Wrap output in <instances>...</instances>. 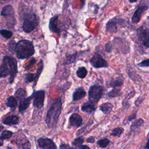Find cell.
Listing matches in <instances>:
<instances>
[{"label":"cell","mask_w":149,"mask_h":149,"mask_svg":"<svg viewBox=\"0 0 149 149\" xmlns=\"http://www.w3.org/2000/svg\"><path fill=\"white\" fill-rule=\"evenodd\" d=\"M17 149H30L31 144L29 139L23 134L19 136L15 140Z\"/></svg>","instance_id":"9"},{"label":"cell","mask_w":149,"mask_h":149,"mask_svg":"<svg viewBox=\"0 0 149 149\" xmlns=\"http://www.w3.org/2000/svg\"><path fill=\"white\" fill-rule=\"evenodd\" d=\"M16 42H15V41H11L9 43V49L13 52V51H15V48H16Z\"/></svg>","instance_id":"36"},{"label":"cell","mask_w":149,"mask_h":149,"mask_svg":"<svg viewBox=\"0 0 149 149\" xmlns=\"http://www.w3.org/2000/svg\"><path fill=\"white\" fill-rule=\"evenodd\" d=\"M143 123H144V120L141 119H139L136 120L135 122H134L132 123V125L131 126V129L135 130L139 129L143 125Z\"/></svg>","instance_id":"27"},{"label":"cell","mask_w":149,"mask_h":149,"mask_svg":"<svg viewBox=\"0 0 149 149\" xmlns=\"http://www.w3.org/2000/svg\"><path fill=\"white\" fill-rule=\"evenodd\" d=\"M91 65L95 68H106L108 66L107 62L98 53H95L90 60Z\"/></svg>","instance_id":"7"},{"label":"cell","mask_w":149,"mask_h":149,"mask_svg":"<svg viewBox=\"0 0 149 149\" xmlns=\"http://www.w3.org/2000/svg\"><path fill=\"white\" fill-rule=\"evenodd\" d=\"M106 30L109 33H115L117 31V26L116 23L113 20H110L106 24Z\"/></svg>","instance_id":"19"},{"label":"cell","mask_w":149,"mask_h":149,"mask_svg":"<svg viewBox=\"0 0 149 149\" xmlns=\"http://www.w3.org/2000/svg\"><path fill=\"white\" fill-rule=\"evenodd\" d=\"M37 24L36 15L34 13H29L24 18L22 28L24 32L30 33L36 29Z\"/></svg>","instance_id":"4"},{"label":"cell","mask_w":149,"mask_h":149,"mask_svg":"<svg viewBox=\"0 0 149 149\" xmlns=\"http://www.w3.org/2000/svg\"><path fill=\"white\" fill-rule=\"evenodd\" d=\"M112 108L113 105L110 102L104 103L100 106V109L104 114L109 113L112 111Z\"/></svg>","instance_id":"21"},{"label":"cell","mask_w":149,"mask_h":149,"mask_svg":"<svg viewBox=\"0 0 149 149\" xmlns=\"http://www.w3.org/2000/svg\"><path fill=\"white\" fill-rule=\"evenodd\" d=\"M15 52L19 59L28 58L34 54V45L30 41L22 40L16 44Z\"/></svg>","instance_id":"3"},{"label":"cell","mask_w":149,"mask_h":149,"mask_svg":"<svg viewBox=\"0 0 149 149\" xmlns=\"http://www.w3.org/2000/svg\"><path fill=\"white\" fill-rule=\"evenodd\" d=\"M69 123L72 126L79 127L82 123V118L79 114L73 113L70 116Z\"/></svg>","instance_id":"15"},{"label":"cell","mask_w":149,"mask_h":149,"mask_svg":"<svg viewBox=\"0 0 149 149\" xmlns=\"http://www.w3.org/2000/svg\"><path fill=\"white\" fill-rule=\"evenodd\" d=\"M38 145L41 149H56V146L54 141L47 137H40L37 140Z\"/></svg>","instance_id":"8"},{"label":"cell","mask_w":149,"mask_h":149,"mask_svg":"<svg viewBox=\"0 0 149 149\" xmlns=\"http://www.w3.org/2000/svg\"><path fill=\"white\" fill-rule=\"evenodd\" d=\"M32 98H33V95H30L29 97L24 98L20 100L18 108H19V112L20 113H23L25 112V111L28 108Z\"/></svg>","instance_id":"12"},{"label":"cell","mask_w":149,"mask_h":149,"mask_svg":"<svg viewBox=\"0 0 149 149\" xmlns=\"http://www.w3.org/2000/svg\"><path fill=\"white\" fill-rule=\"evenodd\" d=\"M59 149H72L68 144L61 143L59 146Z\"/></svg>","instance_id":"38"},{"label":"cell","mask_w":149,"mask_h":149,"mask_svg":"<svg viewBox=\"0 0 149 149\" xmlns=\"http://www.w3.org/2000/svg\"><path fill=\"white\" fill-rule=\"evenodd\" d=\"M102 93V87L98 85H93L91 86L88 91L89 102L94 104H97L101 98Z\"/></svg>","instance_id":"5"},{"label":"cell","mask_w":149,"mask_h":149,"mask_svg":"<svg viewBox=\"0 0 149 149\" xmlns=\"http://www.w3.org/2000/svg\"><path fill=\"white\" fill-rule=\"evenodd\" d=\"M84 142V138L83 136H80L76 139H75L72 142V144L74 146H79L82 144Z\"/></svg>","instance_id":"32"},{"label":"cell","mask_w":149,"mask_h":149,"mask_svg":"<svg viewBox=\"0 0 149 149\" xmlns=\"http://www.w3.org/2000/svg\"><path fill=\"white\" fill-rule=\"evenodd\" d=\"M129 2H131V3H133V2H136L137 0H129Z\"/></svg>","instance_id":"46"},{"label":"cell","mask_w":149,"mask_h":149,"mask_svg":"<svg viewBox=\"0 0 149 149\" xmlns=\"http://www.w3.org/2000/svg\"><path fill=\"white\" fill-rule=\"evenodd\" d=\"M87 74V71L86 69L84 67H80L77 69L76 72V74L77 76L80 78V79H83L84 78Z\"/></svg>","instance_id":"23"},{"label":"cell","mask_w":149,"mask_h":149,"mask_svg":"<svg viewBox=\"0 0 149 149\" xmlns=\"http://www.w3.org/2000/svg\"><path fill=\"white\" fill-rule=\"evenodd\" d=\"M138 66H141V67H148V66H149V59H146V60L141 62L140 63L138 64Z\"/></svg>","instance_id":"37"},{"label":"cell","mask_w":149,"mask_h":149,"mask_svg":"<svg viewBox=\"0 0 149 149\" xmlns=\"http://www.w3.org/2000/svg\"><path fill=\"white\" fill-rule=\"evenodd\" d=\"M146 148H147L148 149H149V139L147 142V144H146Z\"/></svg>","instance_id":"44"},{"label":"cell","mask_w":149,"mask_h":149,"mask_svg":"<svg viewBox=\"0 0 149 149\" xmlns=\"http://www.w3.org/2000/svg\"><path fill=\"white\" fill-rule=\"evenodd\" d=\"M61 111L62 101L60 98H58L52 104L47 113L45 123L49 127H54L56 126Z\"/></svg>","instance_id":"2"},{"label":"cell","mask_w":149,"mask_h":149,"mask_svg":"<svg viewBox=\"0 0 149 149\" xmlns=\"http://www.w3.org/2000/svg\"><path fill=\"white\" fill-rule=\"evenodd\" d=\"M33 95V105L38 108L40 109L44 106V98H45V91L44 90H39L34 92Z\"/></svg>","instance_id":"6"},{"label":"cell","mask_w":149,"mask_h":149,"mask_svg":"<svg viewBox=\"0 0 149 149\" xmlns=\"http://www.w3.org/2000/svg\"><path fill=\"white\" fill-rule=\"evenodd\" d=\"M122 84H123V80L122 79H114L111 81L109 85L111 87L116 88L121 86Z\"/></svg>","instance_id":"25"},{"label":"cell","mask_w":149,"mask_h":149,"mask_svg":"<svg viewBox=\"0 0 149 149\" xmlns=\"http://www.w3.org/2000/svg\"><path fill=\"white\" fill-rule=\"evenodd\" d=\"M3 144V139L2 138L1 136H0V147L2 146Z\"/></svg>","instance_id":"43"},{"label":"cell","mask_w":149,"mask_h":149,"mask_svg":"<svg viewBox=\"0 0 149 149\" xmlns=\"http://www.w3.org/2000/svg\"><path fill=\"white\" fill-rule=\"evenodd\" d=\"M17 73V65L16 60L11 56H5L0 66V78L6 77L9 74V83H12Z\"/></svg>","instance_id":"1"},{"label":"cell","mask_w":149,"mask_h":149,"mask_svg":"<svg viewBox=\"0 0 149 149\" xmlns=\"http://www.w3.org/2000/svg\"><path fill=\"white\" fill-rule=\"evenodd\" d=\"M74 149H90V148L86 145H80V146H77Z\"/></svg>","instance_id":"40"},{"label":"cell","mask_w":149,"mask_h":149,"mask_svg":"<svg viewBox=\"0 0 149 149\" xmlns=\"http://www.w3.org/2000/svg\"><path fill=\"white\" fill-rule=\"evenodd\" d=\"M37 81V79L36 78V74L33 73H27L24 78V81L25 83H29L31 81H34L35 84Z\"/></svg>","instance_id":"24"},{"label":"cell","mask_w":149,"mask_h":149,"mask_svg":"<svg viewBox=\"0 0 149 149\" xmlns=\"http://www.w3.org/2000/svg\"><path fill=\"white\" fill-rule=\"evenodd\" d=\"M109 140L107 139H102L101 140H100L97 141V144L98 145L102 147V148H105L107 146V145L109 144Z\"/></svg>","instance_id":"30"},{"label":"cell","mask_w":149,"mask_h":149,"mask_svg":"<svg viewBox=\"0 0 149 149\" xmlns=\"http://www.w3.org/2000/svg\"><path fill=\"white\" fill-rule=\"evenodd\" d=\"M1 15L5 17H14V10L11 5H6L4 6L1 11Z\"/></svg>","instance_id":"17"},{"label":"cell","mask_w":149,"mask_h":149,"mask_svg":"<svg viewBox=\"0 0 149 149\" xmlns=\"http://www.w3.org/2000/svg\"><path fill=\"white\" fill-rule=\"evenodd\" d=\"M123 130H124L122 127L115 128L113 129L111 135L114 136H119L123 132Z\"/></svg>","instance_id":"31"},{"label":"cell","mask_w":149,"mask_h":149,"mask_svg":"<svg viewBox=\"0 0 149 149\" xmlns=\"http://www.w3.org/2000/svg\"><path fill=\"white\" fill-rule=\"evenodd\" d=\"M3 1H6V0H3Z\"/></svg>","instance_id":"48"},{"label":"cell","mask_w":149,"mask_h":149,"mask_svg":"<svg viewBox=\"0 0 149 149\" xmlns=\"http://www.w3.org/2000/svg\"><path fill=\"white\" fill-rule=\"evenodd\" d=\"M136 114L134 113V114H132V115H130V116H129V118L127 119V122H129V121H131L132 119H134L135 117H136Z\"/></svg>","instance_id":"42"},{"label":"cell","mask_w":149,"mask_h":149,"mask_svg":"<svg viewBox=\"0 0 149 149\" xmlns=\"http://www.w3.org/2000/svg\"><path fill=\"white\" fill-rule=\"evenodd\" d=\"M95 105L94 104H92L90 102L84 103L81 107V110L85 112L91 113L95 109Z\"/></svg>","instance_id":"20"},{"label":"cell","mask_w":149,"mask_h":149,"mask_svg":"<svg viewBox=\"0 0 149 149\" xmlns=\"http://www.w3.org/2000/svg\"><path fill=\"white\" fill-rule=\"evenodd\" d=\"M148 7L146 6H139L135 10L132 17V22L133 23H138L141 17L142 14L144 13L145 10L147 9Z\"/></svg>","instance_id":"11"},{"label":"cell","mask_w":149,"mask_h":149,"mask_svg":"<svg viewBox=\"0 0 149 149\" xmlns=\"http://www.w3.org/2000/svg\"><path fill=\"white\" fill-rule=\"evenodd\" d=\"M86 141L88 143H94V138L93 137H90L88 139H87Z\"/></svg>","instance_id":"41"},{"label":"cell","mask_w":149,"mask_h":149,"mask_svg":"<svg viewBox=\"0 0 149 149\" xmlns=\"http://www.w3.org/2000/svg\"><path fill=\"white\" fill-rule=\"evenodd\" d=\"M13 133L10 130H4L2 131V133H1V137L2 138L5 140V139H10L12 135H13Z\"/></svg>","instance_id":"29"},{"label":"cell","mask_w":149,"mask_h":149,"mask_svg":"<svg viewBox=\"0 0 149 149\" xmlns=\"http://www.w3.org/2000/svg\"><path fill=\"white\" fill-rule=\"evenodd\" d=\"M7 149H12L11 147H9V146H8L7 147Z\"/></svg>","instance_id":"47"},{"label":"cell","mask_w":149,"mask_h":149,"mask_svg":"<svg viewBox=\"0 0 149 149\" xmlns=\"http://www.w3.org/2000/svg\"><path fill=\"white\" fill-rule=\"evenodd\" d=\"M19 122V118L16 115H10L3 119L2 123L8 126L16 125Z\"/></svg>","instance_id":"13"},{"label":"cell","mask_w":149,"mask_h":149,"mask_svg":"<svg viewBox=\"0 0 149 149\" xmlns=\"http://www.w3.org/2000/svg\"><path fill=\"white\" fill-rule=\"evenodd\" d=\"M26 95V91L23 88H19L15 93V97L17 98V99H19L20 100L24 98V97Z\"/></svg>","instance_id":"22"},{"label":"cell","mask_w":149,"mask_h":149,"mask_svg":"<svg viewBox=\"0 0 149 149\" xmlns=\"http://www.w3.org/2000/svg\"><path fill=\"white\" fill-rule=\"evenodd\" d=\"M86 95V93L83 87H79L75 90L73 94V100L77 101Z\"/></svg>","instance_id":"16"},{"label":"cell","mask_w":149,"mask_h":149,"mask_svg":"<svg viewBox=\"0 0 149 149\" xmlns=\"http://www.w3.org/2000/svg\"><path fill=\"white\" fill-rule=\"evenodd\" d=\"M58 15H55L52 18H51L49 23V29L53 33H59V29L58 26Z\"/></svg>","instance_id":"14"},{"label":"cell","mask_w":149,"mask_h":149,"mask_svg":"<svg viewBox=\"0 0 149 149\" xmlns=\"http://www.w3.org/2000/svg\"><path fill=\"white\" fill-rule=\"evenodd\" d=\"M42 69H43V63H42V61H40V62L38 63V69H37V72L36 73V78L38 80L40 74L42 72Z\"/></svg>","instance_id":"33"},{"label":"cell","mask_w":149,"mask_h":149,"mask_svg":"<svg viewBox=\"0 0 149 149\" xmlns=\"http://www.w3.org/2000/svg\"><path fill=\"white\" fill-rule=\"evenodd\" d=\"M121 94V92L119 88H114L113 89H112L111 91H109L107 95L108 96L110 97H118L120 96Z\"/></svg>","instance_id":"26"},{"label":"cell","mask_w":149,"mask_h":149,"mask_svg":"<svg viewBox=\"0 0 149 149\" xmlns=\"http://www.w3.org/2000/svg\"><path fill=\"white\" fill-rule=\"evenodd\" d=\"M6 105L10 108L11 111H14L17 106V101L14 96L9 97L6 102Z\"/></svg>","instance_id":"18"},{"label":"cell","mask_w":149,"mask_h":149,"mask_svg":"<svg viewBox=\"0 0 149 149\" xmlns=\"http://www.w3.org/2000/svg\"><path fill=\"white\" fill-rule=\"evenodd\" d=\"M138 37L143 45L149 48V31L141 29L139 30Z\"/></svg>","instance_id":"10"},{"label":"cell","mask_w":149,"mask_h":149,"mask_svg":"<svg viewBox=\"0 0 149 149\" xmlns=\"http://www.w3.org/2000/svg\"><path fill=\"white\" fill-rule=\"evenodd\" d=\"M36 62V60H35V59H34V58H33V59H31V61L29 62V63H28V64H27V65L26 66V69H29L34 63Z\"/></svg>","instance_id":"39"},{"label":"cell","mask_w":149,"mask_h":149,"mask_svg":"<svg viewBox=\"0 0 149 149\" xmlns=\"http://www.w3.org/2000/svg\"><path fill=\"white\" fill-rule=\"evenodd\" d=\"M0 34H1V36L2 37H3L4 38H5L6 39H9L12 36V32L9 31V30H5V29L1 30H0Z\"/></svg>","instance_id":"28"},{"label":"cell","mask_w":149,"mask_h":149,"mask_svg":"<svg viewBox=\"0 0 149 149\" xmlns=\"http://www.w3.org/2000/svg\"><path fill=\"white\" fill-rule=\"evenodd\" d=\"M105 50L108 53H110L113 50V48H112V44L110 42H107L105 45Z\"/></svg>","instance_id":"35"},{"label":"cell","mask_w":149,"mask_h":149,"mask_svg":"<svg viewBox=\"0 0 149 149\" xmlns=\"http://www.w3.org/2000/svg\"><path fill=\"white\" fill-rule=\"evenodd\" d=\"M76 54L68 55V56L66 58V59L65 61L64 64H69V63H71L73 62L76 58Z\"/></svg>","instance_id":"34"},{"label":"cell","mask_w":149,"mask_h":149,"mask_svg":"<svg viewBox=\"0 0 149 149\" xmlns=\"http://www.w3.org/2000/svg\"><path fill=\"white\" fill-rule=\"evenodd\" d=\"M3 129H4V126H2V125H0V132H1V130H2Z\"/></svg>","instance_id":"45"}]
</instances>
